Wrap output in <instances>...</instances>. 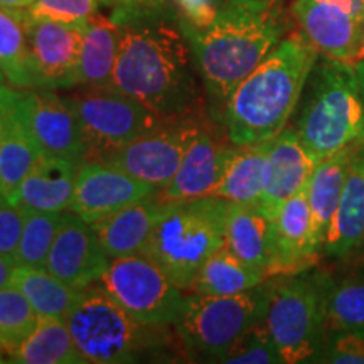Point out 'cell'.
Masks as SVG:
<instances>
[{
	"label": "cell",
	"instance_id": "cell-1",
	"mask_svg": "<svg viewBox=\"0 0 364 364\" xmlns=\"http://www.w3.org/2000/svg\"><path fill=\"white\" fill-rule=\"evenodd\" d=\"M164 4L113 11L120 26V49L112 88L139 100L164 120L209 115L182 19H174Z\"/></svg>",
	"mask_w": 364,
	"mask_h": 364
},
{
	"label": "cell",
	"instance_id": "cell-2",
	"mask_svg": "<svg viewBox=\"0 0 364 364\" xmlns=\"http://www.w3.org/2000/svg\"><path fill=\"white\" fill-rule=\"evenodd\" d=\"M206 91L209 115L223 122L228 100L241 81L285 39L280 0H225L215 19L198 27L182 16Z\"/></svg>",
	"mask_w": 364,
	"mask_h": 364
},
{
	"label": "cell",
	"instance_id": "cell-3",
	"mask_svg": "<svg viewBox=\"0 0 364 364\" xmlns=\"http://www.w3.org/2000/svg\"><path fill=\"white\" fill-rule=\"evenodd\" d=\"M317 59L302 34L282 41L228 100L221 125L231 144H263L285 130Z\"/></svg>",
	"mask_w": 364,
	"mask_h": 364
},
{
	"label": "cell",
	"instance_id": "cell-4",
	"mask_svg": "<svg viewBox=\"0 0 364 364\" xmlns=\"http://www.w3.org/2000/svg\"><path fill=\"white\" fill-rule=\"evenodd\" d=\"M295 112V134L317 164L364 140V112L354 65L317 59Z\"/></svg>",
	"mask_w": 364,
	"mask_h": 364
},
{
	"label": "cell",
	"instance_id": "cell-5",
	"mask_svg": "<svg viewBox=\"0 0 364 364\" xmlns=\"http://www.w3.org/2000/svg\"><path fill=\"white\" fill-rule=\"evenodd\" d=\"M228 201L215 196L166 201L142 255L189 292L201 267L226 245Z\"/></svg>",
	"mask_w": 364,
	"mask_h": 364
},
{
	"label": "cell",
	"instance_id": "cell-6",
	"mask_svg": "<svg viewBox=\"0 0 364 364\" xmlns=\"http://www.w3.org/2000/svg\"><path fill=\"white\" fill-rule=\"evenodd\" d=\"M332 284L331 275L312 268L270 279L263 324L284 364L314 363L321 351Z\"/></svg>",
	"mask_w": 364,
	"mask_h": 364
},
{
	"label": "cell",
	"instance_id": "cell-7",
	"mask_svg": "<svg viewBox=\"0 0 364 364\" xmlns=\"http://www.w3.org/2000/svg\"><path fill=\"white\" fill-rule=\"evenodd\" d=\"M66 324L85 364L136 363L164 346L162 327L136 321L98 284L83 290Z\"/></svg>",
	"mask_w": 364,
	"mask_h": 364
},
{
	"label": "cell",
	"instance_id": "cell-8",
	"mask_svg": "<svg viewBox=\"0 0 364 364\" xmlns=\"http://www.w3.org/2000/svg\"><path fill=\"white\" fill-rule=\"evenodd\" d=\"M270 279L233 295H186L174 331L184 351L196 359L221 363L236 341L263 318Z\"/></svg>",
	"mask_w": 364,
	"mask_h": 364
},
{
	"label": "cell",
	"instance_id": "cell-9",
	"mask_svg": "<svg viewBox=\"0 0 364 364\" xmlns=\"http://www.w3.org/2000/svg\"><path fill=\"white\" fill-rule=\"evenodd\" d=\"M63 98L80 122L83 162H108L132 140L166 122L139 100L113 88H76Z\"/></svg>",
	"mask_w": 364,
	"mask_h": 364
},
{
	"label": "cell",
	"instance_id": "cell-10",
	"mask_svg": "<svg viewBox=\"0 0 364 364\" xmlns=\"http://www.w3.org/2000/svg\"><path fill=\"white\" fill-rule=\"evenodd\" d=\"M97 284L145 326H174L188 292L142 253L113 258Z\"/></svg>",
	"mask_w": 364,
	"mask_h": 364
},
{
	"label": "cell",
	"instance_id": "cell-11",
	"mask_svg": "<svg viewBox=\"0 0 364 364\" xmlns=\"http://www.w3.org/2000/svg\"><path fill=\"white\" fill-rule=\"evenodd\" d=\"M211 115L166 120L157 129L132 140L108 164L120 167L135 179L162 191L174 179L193 139Z\"/></svg>",
	"mask_w": 364,
	"mask_h": 364
},
{
	"label": "cell",
	"instance_id": "cell-12",
	"mask_svg": "<svg viewBox=\"0 0 364 364\" xmlns=\"http://www.w3.org/2000/svg\"><path fill=\"white\" fill-rule=\"evenodd\" d=\"M14 112L43 156L66 159L78 166L85 161L78 118L70 103L54 90L16 88Z\"/></svg>",
	"mask_w": 364,
	"mask_h": 364
},
{
	"label": "cell",
	"instance_id": "cell-13",
	"mask_svg": "<svg viewBox=\"0 0 364 364\" xmlns=\"http://www.w3.org/2000/svg\"><path fill=\"white\" fill-rule=\"evenodd\" d=\"M156 193L159 189L154 186L135 179L113 164L86 161L78 166L68 211L91 225Z\"/></svg>",
	"mask_w": 364,
	"mask_h": 364
},
{
	"label": "cell",
	"instance_id": "cell-14",
	"mask_svg": "<svg viewBox=\"0 0 364 364\" xmlns=\"http://www.w3.org/2000/svg\"><path fill=\"white\" fill-rule=\"evenodd\" d=\"M233 145L225 127L215 118H209L189 144L174 179L159 191L162 201H184L211 196L221 179Z\"/></svg>",
	"mask_w": 364,
	"mask_h": 364
},
{
	"label": "cell",
	"instance_id": "cell-15",
	"mask_svg": "<svg viewBox=\"0 0 364 364\" xmlns=\"http://www.w3.org/2000/svg\"><path fill=\"white\" fill-rule=\"evenodd\" d=\"M27 41L43 88H75V73L83 46L85 22L68 24L36 19L22 9Z\"/></svg>",
	"mask_w": 364,
	"mask_h": 364
},
{
	"label": "cell",
	"instance_id": "cell-16",
	"mask_svg": "<svg viewBox=\"0 0 364 364\" xmlns=\"http://www.w3.org/2000/svg\"><path fill=\"white\" fill-rule=\"evenodd\" d=\"M110 262L93 226L75 213H63L46 268L73 289L85 290L97 284Z\"/></svg>",
	"mask_w": 364,
	"mask_h": 364
},
{
	"label": "cell",
	"instance_id": "cell-17",
	"mask_svg": "<svg viewBox=\"0 0 364 364\" xmlns=\"http://www.w3.org/2000/svg\"><path fill=\"white\" fill-rule=\"evenodd\" d=\"M321 250L314 241L307 188L282 204L272 221V250L267 277L295 275L316 265Z\"/></svg>",
	"mask_w": 364,
	"mask_h": 364
},
{
	"label": "cell",
	"instance_id": "cell-18",
	"mask_svg": "<svg viewBox=\"0 0 364 364\" xmlns=\"http://www.w3.org/2000/svg\"><path fill=\"white\" fill-rule=\"evenodd\" d=\"M292 14L300 34L318 54L351 65L361 61L363 26L351 14L318 0H295Z\"/></svg>",
	"mask_w": 364,
	"mask_h": 364
},
{
	"label": "cell",
	"instance_id": "cell-19",
	"mask_svg": "<svg viewBox=\"0 0 364 364\" xmlns=\"http://www.w3.org/2000/svg\"><path fill=\"white\" fill-rule=\"evenodd\" d=\"M316 166L317 162L300 142L295 130H282L268 147L265 186L258 201L262 211L273 220L287 199L307 188Z\"/></svg>",
	"mask_w": 364,
	"mask_h": 364
},
{
	"label": "cell",
	"instance_id": "cell-20",
	"mask_svg": "<svg viewBox=\"0 0 364 364\" xmlns=\"http://www.w3.org/2000/svg\"><path fill=\"white\" fill-rule=\"evenodd\" d=\"M78 164L66 159L41 156L34 169L11 196L21 211L65 213L75 193Z\"/></svg>",
	"mask_w": 364,
	"mask_h": 364
},
{
	"label": "cell",
	"instance_id": "cell-21",
	"mask_svg": "<svg viewBox=\"0 0 364 364\" xmlns=\"http://www.w3.org/2000/svg\"><path fill=\"white\" fill-rule=\"evenodd\" d=\"M364 245V140L356 147L322 252L346 258Z\"/></svg>",
	"mask_w": 364,
	"mask_h": 364
},
{
	"label": "cell",
	"instance_id": "cell-22",
	"mask_svg": "<svg viewBox=\"0 0 364 364\" xmlns=\"http://www.w3.org/2000/svg\"><path fill=\"white\" fill-rule=\"evenodd\" d=\"M164 204L159 193L130 204L120 211L91 223L105 253L112 258L142 253L154 226L161 216Z\"/></svg>",
	"mask_w": 364,
	"mask_h": 364
},
{
	"label": "cell",
	"instance_id": "cell-23",
	"mask_svg": "<svg viewBox=\"0 0 364 364\" xmlns=\"http://www.w3.org/2000/svg\"><path fill=\"white\" fill-rule=\"evenodd\" d=\"M118 49L120 26L113 17L97 12L85 22L83 46L75 73V88H112Z\"/></svg>",
	"mask_w": 364,
	"mask_h": 364
},
{
	"label": "cell",
	"instance_id": "cell-24",
	"mask_svg": "<svg viewBox=\"0 0 364 364\" xmlns=\"http://www.w3.org/2000/svg\"><path fill=\"white\" fill-rule=\"evenodd\" d=\"M272 221L258 204L228 203L226 247L265 279L272 250Z\"/></svg>",
	"mask_w": 364,
	"mask_h": 364
},
{
	"label": "cell",
	"instance_id": "cell-25",
	"mask_svg": "<svg viewBox=\"0 0 364 364\" xmlns=\"http://www.w3.org/2000/svg\"><path fill=\"white\" fill-rule=\"evenodd\" d=\"M361 142L318 162L307 182V199L312 215L314 241H316L321 253L324 248L327 233H329L332 218L338 209L346 176H348L349 166H351V159Z\"/></svg>",
	"mask_w": 364,
	"mask_h": 364
},
{
	"label": "cell",
	"instance_id": "cell-26",
	"mask_svg": "<svg viewBox=\"0 0 364 364\" xmlns=\"http://www.w3.org/2000/svg\"><path fill=\"white\" fill-rule=\"evenodd\" d=\"M270 140L263 144L233 145L221 179L211 196L228 203L258 204L265 186Z\"/></svg>",
	"mask_w": 364,
	"mask_h": 364
},
{
	"label": "cell",
	"instance_id": "cell-27",
	"mask_svg": "<svg viewBox=\"0 0 364 364\" xmlns=\"http://www.w3.org/2000/svg\"><path fill=\"white\" fill-rule=\"evenodd\" d=\"M11 284L26 295L41 318L66 321L83 294V290L73 289L71 285L54 277L48 268L16 267Z\"/></svg>",
	"mask_w": 364,
	"mask_h": 364
},
{
	"label": "cell",
	"instance_id": "cell-28",
	"mask_svg": "<svg viewBox=\"0 0 364 364\" xmlns=\"http://www.w3.org/2000/svg\"><path fill=\"white\" fill-rule=\"evenodd\" d=\"M0 68L14 88H43L31 54L22 11L16 9L0 7Z\"/></svg>",
	"mask_w": 364,
	"mask_h": 364
},
{
	"label": "cell",
	"instance_id": "cell-29",
	"mask_svg": "<svg viewBox=\"0 0 364 364\" xmlns=\"http://www.w3.org/2000/svg\"><path fill=\"white\" fill-rule=\"evenodd\" d=\"M265 280L263 273L247 265L225 245L201 267L189 294L233 295L255 289Z\"/></svg>",
	"mask_w": 364,
	"mask_h": 364
},
{
	"label": "cell",
	"instance_id": "cell-30",
	"mask_svg": "<svg viewBox=\"0 0 364 364\" xmlns=\"http://www.w3.org/2000/svg\"><path fill=\"white\" fill-rule=\"evenodd\" d=\"M9 361L17 364H85L65 318H39L31 336Z\"/></svg>",
	"mask_w": 364,
	"mask_h": 364
},
{
	"label": "cell",
	"instance_id": "cell-31",
	"mask_svg": "<svg viewBox=\"0 0 364 364\" xmlns=\"http://www.w3.org/2000/svg\"><path fill=\"white\" fill-rule=\"evenodd\" d=\"M41 156L43 154L27 135L14 112L11 127L0 144V194L11 199L27 174L34 169Z\"/></svg>",
	"mask_w": 364,
	"mask_h": 364
},
{
	"label": "cell",
	"instance_id": "cell-32",
	"mask_svg": "<svg viewBox=\"0 0 364 364\" xmlns=\"http://www.w3.org/2000/svg\"><path fill=\"white\" fill-rule=\"evenodd\" d=\"M359 329H364V273L334 282L326 309V338Z\"/></svg>",
	"mask_w": 364,
	"mask_h": 364
},
{
	"label": "cell",
	"instance_id": "cell-33",
	"mask_svg": "<svg viewBox=\"0 0 364 364\" xmlns=\"http://www.w3.org/2000/svg\"><path fill=\"white\" fill-rule=\"evenodd\" d=\"M39 318L17 287L11 284L0 289V353L11 356L29 338Z\"/></svg>",
	"mask_w": 364,
	"mask_h": 364
},
{
	"label": "cell",
	"instance_id": "cell-34",
	"mask_svg": "<svg viewBox=\"0 0 364 364\" xmlns=\"http://www.w3.org/2000/svg\"><path fill=\"white\" fill-rule=\"evenodd\" d=\"M24 213V226L19 245L16 250L17 267L46 268L49 252L56 238L63 213L44 211H22Z\"/></svg>",
	"mask_w": 364,
	"mask_h": 364
},
{
	"label": "cell",
	"instance_id": "cell-35",
	"mask_svg": "<svg viewBox=\"0 0 364 364\" xmlns=\"http://www.w3.org/2000/svg\"><path fill=\"white\" fill-rule=\"evenodd\" d=\"M221 363L226 364H284L279 349L273 344L263 318L245 332L228 351Z\"/></svg>",
	"mask_w": 364,
	"mask_h": 364
},
{
	"label": "cell",
	"instance_id": "cell-36",
	"mask_svg": "<svg viewBox=\"0 0 364 364\" xmlns=\"http://www.w3.org/2000/svg\"><path fill=\"white\" fill-rule=\"evenodd\" d=\"M98 4L100 0H33L24 11L36 19L80 24L98 12Z\"/></svg>",
	"mask_w": 364,
	"mask_h": 364
},
{
	"label": "cell",
	"instance_id": "cell-37",
	"mask_svg": "<svg viewBox=\"0 0 364 364\" xmlns=\"http://www.w3.org/2000/svg\"><path fill=\"white\" fill-rule=\"evenodd\" d=\"M314 363L364 364V329L329 334Z\"/></svg>",
	"mask_w": 364,
	"mask_h": 364
},
{
	"label": "cell",
	"instance_id": "cell-38",
	"mask_svg": "<svg viewBox=\"0 0 364 364\" xmlns=\"http://www.w3.org/2000/svg\"><path fill=\"white\" fill-rule=\"evenodd\" d=\"M22 226H24V213L14 206L11 199L0 194V255L11 258L16 257Z\"/></svg>",
	"mask_w": 364,
	"mask_h": 364
},
{
	"label": "cell",
	"instance_id": "cell-39",
	"mask_svg": "<svg viewBox=\"0 0 364 364\" xmlns=\"http://www.w3.org/2000/svg\"><path fill=\"white\" fill-rule=\"evenodd\" d=\"M225 0H176L177 6L181 7L182 16L188 19L191 24L203 27L215 19L218 9Z\"/></svg>",
	"mask_w": 364,
	"mask_h": 364
},
{
	"label": "cell",
	"instance_id": "cell-40",
	"mask_svg": "<svg viewBox=\"0 0 364 364\" xmlns=\"http://www.w3.org/2000/svg\"><path fill=\"white\" fill-rule=\"evenodd\" d=\"M14 95H16L14 86L12 88L11 86L0 88V144H2L14 118Z\"/></svg>",
	"mask_w": 364,
	"mask_h": 364
},
{
	"label": "cell",
	"instance_id": "cell-41",
	"mask_svg": "<svg viewBox=\"0 0 364 364\" xmlns=\"http://www.w3.org/2000/svg\"><path fill=\"white\" fill-rule=\"evenodd\" d=\"M318 2H326V4H331V6L343 9L344 12L351 14V16L356 17L358 21H363L364 0H318Z\"/></svg>",
	"mask_w": 364,
	"mask_h": 364
},
{
	"label": "cell",
	"instance_id": "cell-42",
	"mask_svg": "<svg viewBox=\"0 0 364 364\" xmlns=\"http://www.w3.org/2000/svg\"><path fill=\"white\" fill-rule=\"evenodd\" d=\"M16 260L6 255H0V289L11 285L12 273L16 270Z\"/></svg>",
	"mask_w": 364,
	"mask_h": 364
},
{
	"label": "cell",
	"instance_id": "cell-43",
	"mask_svg": "<svg viewBox=\"0 0 364 364\" xmlns=\"http://www.w3.org/2000/svg\"><path fill=\"white\" fill-rule=\"evenodd\" d=\"M100 2L113 6V9L118 7H144V6H152V4H159L162 0H100Z\"/></svg>",
	"mask_w": 364,
	"mask_h": 364
},
{
	"label": "cell",
	"instance_id": "cell-44",
	"mask_svg": "<svg viewBox=\"0 0 364 364\" xmlns=\"http://www.w3.org/2000/svg\"><path fill=\"white\" fill-rule=\"evenodd\" d=\"M354 70H356L359 95H361V103H363V112H364V59H361V61H358V63H354Z\"/></svg>",
	"mask_w": 364,
	"mask_h": 364
},
{
	"label": "cell",
	"instance_id": "cell-45",
	"mask_svg": "<svg viewBox=\"0 0 364 364\" xmlns=\"http://www.w3.org/2000/svg\"><path fill=\"white\" fill-rule=\"evenodd\" d=\"M33 4V0H0V7L6 9H16V11H22Z\"/></svg>",
	"mask_w": 364,
	"mask_h": 364
},
{
	"label": "cell",
	"instance_id": "cell-46",
	"mask_svg": "<svg viewBox=\"0 0 364 364\" xmlns=\"http://www.w3.org/2000/svg\"><path fill=\"white\" fill-rule=\"evenodd\" d=\"M7 83H9L7 76H6V75H4L2 68H0V88H4V86H7Z\"/></svg>",
	"mask_w": 364,
	"mask_h": 364
},
{
	"label": "cell",
	"instance_id": "cell-47",
	"mask_svg": "<svg viewBox=\"0 0 364 364\" xmlns=\"http://www.w3.org/2000/svg\"><path fill=\"white\" fill-rule=\"evenodd\" d=\"M361 26H363V59H364V16H363Z\"/></svg>",
	"mask_w": 364,
	"mask_h": 364
},
{
	"label": "cell",
	"instance_id": "cell-48",
	"mask_svg": "<svg viewBox=\"0 0 364 364\" xmlns=\"http://www.w3.org/2000/svg\"><path fill=\"white\" fill-rule=\"evenodd\" d=\"M0 363H6V359L2 358V353H0Z\"/></svg>",
	"mask_w": 364,
	"mask_h": 364
}]
</instances>
